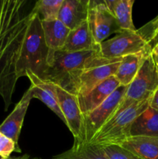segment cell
Wrapping results in <instances>:
<instances>
[{"mask_svg":"<svg viewBox=\"0 0 158 159\" xmlns=\"http://www.w3.org/2000/svg\"><path fill=\"white\" fill-rule=\"evenodd\" d=\"M119 86L120 83L113 75L105 79L85 96H78L77 100L82 116L88 114L97 108Z\"/></svg>","mask_w":158,"mask_h":159,"instance_id":"obj_11","label":"cell"},{"mask_svg":"<svg viewBox=\"0 0 158 159\" xmlns=\"http://www.w3.org/2000/svg\"><path fill=\"white\" fill-rule=\"evenodd\" d=\"M150 107L154 110H158V89L150 98Z\"/></svg>","mask_w":158,"mask_h":159,"instance_id":"obj_24","label":"cell"},{"mask_svg":"<svg viewBox=\"0 0 158 159\" xmlns=\"http://www.w3.org/2000/svg\"><path fill=\"white\" fill-rule=\"evenodd\" d=\"M119 146L141 159H158V138L129 137Z\"/></svg>","mask_w":158,"mask_h":159,"instance_id":"obj_16","label":"cell"},{"mask_svg":"<svg viewBox=\"0 0 158 159\" xmlns=\"http://www.w3.org/2000/svg\"><path fill=\"white\" fill-rule=\"evenodd\" d=\"M43 37L46 48L51 52L62 51L71 30L59 20H41Z\"/></svg>","mask_w":158,"mask_h":159,"instance_id":"obj_15","label":"cell"},{"mask_svg":"<svg viewBox=\"0 0 158 159\" xmlns=\"http://www.w3.org/2000/svg\"><path fill=\"white\" fill-rule=\"evenodd\" d=\"M151 56L153 57V61H154L155 64L156 65H158V44L151 51Z\"/></svg>","mask_w":158,"mask_h":159,"instance_id":"obj_25","label":"cell"},{"mask_svg":"<svg viewBox=\"0 0 158 159\" xmlns=\"http://www.w3.org/2000/svg\"><path fill=\"white\" fill-rule=\"evenodd\" d=\"M11 159H42V158H30L29 155H23V156L21 157H18V158H11ZM54 159V158H52Z\"/></svg>","mask_w":158,"mask_h":159,"instance_id":"obj_26","label":"cell"},{"mask_svg":"<svg viewBox=\"0 0 158 159\" xmlns=\"http://www.w3.org/2000/svg\"><path fill=\"white\" fill-rule=\"evenodd\" d=\"M150 99L133 104L115 115L94 135L89 144L105 147L120 145L130 137V130L135 120L150 107Z\"/></svg>","mask_w":158,"mask_h":159,"instance_id":"obj_4","label":"cell"},{"mask_svg":"<svg viewBox=\"0 0 158 159\" xmlns=\"http://www.w3.org/2000/svg\"><path fill=\"white\" fill-rule=\"evenodd\" d=\"M100 45L97 44L93 38L88 21L81 23L77 27L71 30L62 51L68 52L97 51Z\"/></svg>","mask_w":158,"mask_h":159,"instance_id":"obj_14","label":"cell"},{"mask_svg":"<svg viewBox=\"0 0 158 159\" xmlns=\"http://www.w3.org/2000/svg\"><path fill=\"white\" fill-rule=\"evenodd\" d=\"M64 0H40L36 1L35 9L40 17L44 21L57 20Z\"/></svg>","mask_w":158,"mask_h":159,"instance_id":"obj_21","label":"cell"},{"mask_svg":"<svg viewBox=\"0 0 158 159\" xmlns=\"http://www.w3.org/2000/svg\"><path fill=\"white\" fill-rule=\"evenodd\" d=\"M33 98V93L31 87L24 93L20 102L15 105L12 113L6 117L0 125V132L10 138L19 147V138L21 132L23 120L27 111L31 99Z\"/></svg>","mask_w":158,"mask_h":159,"instance_id":"obj_9","label":"cell"},{"mask_svg":"<svg viewBox=\"0 0 158 159\" xmlns=\"http://www.w3.org/2000/svg\"><path fill=\"white\" fill-rule=\"evenodd\" d=\"M57 87L59 107L64 115L65 124L74 138V144L83 143V116L77 97L60 86Z\"/></svg>","mask_w":158,"mask_h":159,"instance_id":"obj_8","label":"cell"},{"mask_svg":"<svg viewBox=\"0 0 158 159\" xmlns=\"http://www.w3.org/2000/svg\"><path fill=\"white\" fill-rule=\"evenodd\" d=\"M157 89L158 72L156 65L150 53L143 61L135 79L127 86L122 103L118 108L116 114L133 104L150 99Z\"/></svg>","mask_w":158,"mask_h":159,"instance_id":"obj_5","label":"cell"},{"mask_svg":"<svg viewBox=\"0 0 158 159\" xmlns=\"http://www.w3.org/2000/svg\"><path fill=\"white\" fill-rule=\"evenodd\" d=\"M121 59L85 70L80 77L77 97L85 96L105 79L115 75Z\"/></svg>","mask_w":158,"mask_h":159,"instance_id":"obj_12","label":"cell"},{"mask_svg":"<svg viewBox=\"0 0 158 159\" xmlns=\"http://www.w3.org/2000/svg\"><path fill=\"white\" fill-rule=\"evenodd\" d=\"M89 0H64L57 20L70 30L88 20Z\"/></svg>","mask_w":158,"mask_h":159,"instance_id":"obj_13","label":"cell"},{"mask_svg":"<svg viewBox=\"0 0 158 159\" xmlns=\"http://www.w3.org/2000/svg\"><path fill=\"white\" fill-rule=\"evenodd\" d=\"M156 70H157V72H158V65H156Z\"/></svg>","mask_w":158,"mask_h":159,"instance_id":"obj_27","label":"cell"},{"mask_svg":"<svg viewBox=\"0 0 158 159\" xmlns=\"http://www.w3.org/2000/svg\"><path fill=\"white\" fill-rule=\"evenodd\" d=\"M149 54L150 53L140 52L122 57L119 68L115 74V77L118 79L120 85L128 86L133 82L143 62Z\"/></svg>","mask_w":158,"mask_h":159,"instance_id":"obj_17","label":"cell"},{"mask_svg":"<svg viewBox=\"0 0 158 159\" xmlns=\"http://www.w3.org/2000/svg\"><path fill=\"white\" fill-rule=\"evenodd\" d=\"M108 10L117 20L122 31L136 30L132 18L134 0H105Z\"/></svg>","mask_w":158,"mask_h":159,"instance_id":"obj_19","label":"cell"},{"mask_svg":"<svg viewBox=\"0 0 158 159\" xmlns=\"http://www.w3.org/2000/svg\"><path fill=\"white\" fill-rule=\"evenodd\" d=\"M158 44V15L133 31H122L100 44L99 53L106 59H120L129 54L151 53Z\"/></svg>","mask_w":158,"mask_h":159,"instance_id":"obj_3","label":"cell"},{"mask_svg":"<svg viewBox=\"0 0 158 159\" xmlns=\"http://www.w3.org/2000/svg\"><path fill=\"white\" fill-rule=\"evenodd\" d=\"M26 76L31 82L30 87L33 93V98H37L43 102L65 124L64 117L59 107L55 84L41 79L29 70L26 71Z\"/></svg>","mask_w":158,"mask_h":159,"instance_id":"obj_10","label":"cell"},{"mask_svg":"<svg viewBox=\"0 0 158 159\" xmlns=\"http://www.w3.org/2000/svg\"><path fill=\"white\" fill-rule=\"evenodd\" d=\"M87 21L89 25L93 38L99 45L111 34L122 32L116 17L107 8L105 0H89Z\"/></svg>","mask_w":158,"mask_h":159,"instance_id":"obj_7","label":"cell"},{"mask_svg":"<svg viewBox=\"0 0 158 159\" xmlns=\"http://www.w3.org/2000/svg\"><path fill=\"white\" fill-rule=\"evenodd\" d=\"M127 86L120 85L100 106L83 116V143H90L94 135L116 114L126 92Z\"/></svg>","mask_w":158,"mask_h":159,"instance_id":"obj_6","label":"cell"},{"mask_svg":"<svg viewBox=\"0 0 158 159\" xmlns=\"http://www.w3.org/2000/svg\"><path fill=\"white\" fill-rule=\"evenodd\" d=\"M13 152H21V150L12 140L0 132V156L2 158H9Z\"/></svg>","mask_w":158,"mask_h":159,"instance_id":"obj_23","label":"cell"},{"mask_svg":"<svg viewBox=\"0 0 158 159\" xmlns=\"http://www.w3.org/2000/svg\"><path fill=\"white\" fill-rule=\"evenodd\" d=\"M145 136L158 138V110L149 107L133 123L130 137Z\"/></svg>","mask_w":158,"mask_h":159,"instance_id":"obj_18","label":"cell"},{"mask_svg":"<svg viewBox=\"0 0 158 159\" xmlns=\"http://www.w3.org/2000/svg\"><path fill=\"white\" fill-rule=\"evenodd\" d=\"M36 2L0 0V96L7 110L20 78L43 77L51 51L46 46Z\"/></svg>","mask_w":158,"mask_h":159,"instance_id":"obj_1","label":"cell"},{"mask_svg":"<svg viewBox=\"0 0 158 159\" xmlns=\"http://www.w3.org/2000/svg\"><path fill=\"white\" fill-rule=\"evenodd\" d=\"M54 159H108L103 148L89 143L73 145L69 150L53 157Z\"/></svg>","mask_w":158,"mask_h":159,"instance_id":"obj_20","label":"cell"},{"mask_svg":"<svg viewBox=\"0 0 158 159\" xmlns=\"http://www.w3.org/2000/svg\"><path fill=\"white\" fill-rule=\"evenodd\" d=\"M1 159H9V158H2Z\"/></svg>","mask_w":158,"mask_h":159,"instance_id":"obj_28","label":"cell"},{"mask_svg":"<svg viewBox=\"0 0 158 159\" xmlns=\"http://www.w3.org/2000/svg\"><path fill=\"white\" fill-rule=\"evenodd\" d=\"M102 148L108 159H141L119 145H108Z\"/></svg>","mask_w":158,"mask_h":159,"instance_id":"obj_22","label":"cell"},{"mask_svg":"<svg viewBox=\"0 0 158 159\" xmlns=\"http://www.w3.org/2000/svg\"><path fill=\"white\" fill-rule=\"evenodd\" d=\"M118 60L119 59L104 58L100 55L99 50L80 52L55 51L50 55L47 68L41 79L77 96L80 77L85 70Z\"/></svg>","mask_w":158,"mask_h":159,"instance_id":"obj_2","label":"cell"}]
</instances>
